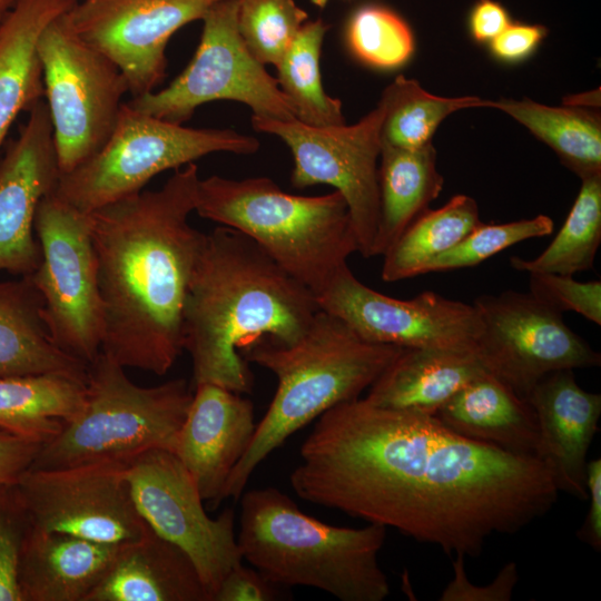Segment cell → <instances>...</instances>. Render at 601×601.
Segmentation results:
<instances>
[{
    "label": "cell",
    "mask_w": 601,
    "mask_h": 601,
    "mask_svg": "<svg viewBox=\"0 0 601 601\" xmlns=\"http://www.w3.org/2000/svg\"><path fill=\"white\" fill-rule=\"evenodd\" d=\"M299 456L290 485L304 501L394 528L453 556H479L493 534L523 530L560 492L539 457L365 397L323 413Z\"/></svg>",
    "instance_id": "obj_1"
},
{
    "label": "cell",
    "mask_w": 601,
    "mask_h": 601,
    "mask_svg": "<svg viewBox=\"0 0 601 601\" xmlns=\"http://www.w3.org/2000/svg\"><path fill=\"white\" fill-rule=\"evenodd\" d=\"M86 601H209L191 558L150 526L118 548Z\"/></svg>",
    "instance_id": "obj_21"
},
{
    "label": "cell",
    "mask_w": 601,
    "mask_h": 601,
    "mask_svg": "<svg viewBox=\"0 0 601 601\" xmlns=\"http://www.w3.org/2000/svg\"><path fill=\"white\" fill-rule=\"evenodd\" d=\"M239 0H221L206 12L197 50L166 88L132 97V108L176 124L187 121L196 108L215 100L248 106L254 117L293 120L294 109L277 80L244 43L238 26Z\"/></svg>",
    "instance_id": "obj_11"
},
{
    "label": "cell",
    "mask_w": 601,
    "mask_h": 601,
    "mask_svg": "<svg viewBox=\"0 0 601 601\" xmlns=\"http://www.w3.org/2000/svg\"><path fill=\"white\" fill-rule=\"evenodd\" d=\"M308 18L294 0H239L237 26L253 57L262 65L280 63Z\"/></svg>",
    "instance_id": "obj_35"
},
{
    "label": "cell",
    "mask_w": 601,
    "mask_h": 601,
    "mask_svg": "<svg viewBox=\"0 0 601 601\" xmlns=\"http://www.w3.org/2000/svg\"><path fill=\"white\" fill-rule=\"evenodd\" d=\"M382 109L377 105L355 125L314 127L297 119L252 117L256 131L279 137L290 149L295 188L329 185L344 197L358 243L372 257L380 215L378 159Z\"/></svg>",
    "instance_id": "obj_13"
},
{
    "label": "cell",
    "mask_w": 601,
    "mask_h": 601,
    "mask_svg": "<svg viewBox=\"0 0 601 601\" xmlns=\"http://www.w3.org/2000/svg\"><path fill=\"white\" fill-rule=\"evenodd\" d=\"M255 137L231 129L189 128L124 104L104 146L62 174L53 194L83 213L142 190L158 174L217 151L250 155Z\"/></svg>",
    "instance_id": "obj_8"
},
{
    "label": "cell",
    "mask_w": 601,
    "mask_h": 601,
    "mask_svg": "<svg viewBox=\"0 0 601 601\" xmlns=\"http://www.w3.org/2000/svg\"><path fill=\"white\" fill-rule=\"evenodd\" d=\"M65 14L45 29L38 45L61 175L104 146L129 92L120 69L81 39Z\"/></svg>",
    "instance_id": "obj_9"
},
{
    "label": "cell",
    "mask_w": 601,
    "mask_h": 601,
    "mask_svg": "<svg viewBox=\"0 0 601 601\" xmlns=\"http://www.w3.org/2000/svg\"><path fill=\"white\" fill-rule=\"evenodd\" d=\"M475 355L483 368L526 398L545 375L599 366L601 355L564 322L563 314L530 292L480 295Z\"/></svg>",
    "instance_id": "obj_12"
},
{
    "label": "cell",
    "mask_w": 601,
    "mask_h": 601,
    "mask_svg": "<svg viewBox=\"0 0 601 601\" xmlns=\"http://www.w3.org/2000/svg\"><path fill=\"white\" fill-rule=\"evenodd\" d=\"M279 588L255 568L239 563L221 580L211 601H273L279 595Z\"/></svg>",
    "instance_id": "obj_40"
},
{
    "label": "cell",
    "mask_w": 601,
    "mask_h": 601,
    "mask_svg": "<svg viewBox=\"0 0 601 601\" xmlns=\"http://www.w3.org/2000/svg\"><path fill=\"white\" fill-rule=\"evenodd\" d=\"M541 24L510 23L490 41L491 52L500 60L518 62L528 58L545 38Z\"/></svg>",
    "instance_id": "obj_41"
},
{
    "label": "cell",
    "mask_w": 601,
    "mask_h": 601,
    "mask_svg": "<svg viewBox=\"0 0 601 601\" xmlns=\"http://www.w3.org/2000/svg\"><path fill=\"white\" fill-rule=\"evenodd\" d=\"M319 309L343 321L359 338L403 348L474 353L481 319L473 304L424 290L411 299L386 296L343 266L316 296Z\"/></svg>",
    "instance_id": "obj_15"
},
{
    "label": "cell",
    "mask_w": 601,
    "mask_h": 601,
    "mask_svg": "<svg viewBox=\"0 0 601 601\" xmlns=\"http://www.w3.org/2000/svg\"><path fill=\"white\" fill-rule=\"evenodd\" d=\"M35 233L41 260L30 277L42 298L49 334L59 348L89 365L104 341L90 214L51 193L38 206Z\"/></svg>",
    "instance_id": "obj_10"
},
{
    "label": "cell",
    "mask_w": 601,
    "mask_h": 601,
    "mask_svg": "<svg viewBox=\"0 0 601 601\" xmlns=\"http://www.w3.org/2000/svg\"><path fill=\"white\" fill-rule=\"evenodd\" d=\"M476 96L440 97L427 92L414 79L396 77L383 91L381 144L416 149L432 142L440 124L451 114L467 108L486 107Z\"/></svg>",
    "instance_id": "obj_31"
},
{
    "label": "cell",
    "mask_w": 601,
    "mask_h": 601,
    "mask_svg": "<svg viewBox=\"0 0 601 601\" xmlns=\"http://www.w3.org/2000/svg\"><path fill=\"white\" fill-rule=\"evenodd\" d=\"M125 472L144 520L191 558L211 601L225 575L243 561L234 511L226 509L210 518L194 480L173 451L144 452L126 462Z\"/></svg>",
    "instance_id": "obj_14"
},
{
    "label": "cell",
    "mask_w": 601,
    "mask_h": 601,
    "mask_svg": "<svg viewBox=\"0 0 601 601\" xmlns=\"http://www.w3.org/2000/svg\"><path fill=\"white\" fill-rule=\"evenodd\" d=\"M31 519L16 483H0V601H21L18 564Z\"/></svg>",
    "instance_id": "obj_37"
},
{
    "label": "cell",
    "mask_w": 601,
    "mask_h": 601,
    "mask_svg": "<svg viewBox=\"0 0 601 601\" xmlns=\"http://www.w3.org/2000/svg\"><path fill=\"white\" fill-rule=\"evenodd\" d=\"M554 223L546 215L504 224L477 225L459 244L432 259L422 275L473 267L523 240L553 231Z\"/></svg>",
    "instance_id": "obj_36"
},
{
    "label": "cell",
    "mask_w": 601,
    "mask_h": 601,
    "mask_svg": "<svg viewBox=\"0 0 601 601\" xmlns=\"http://www.w3.org/2000/svg\"><path fill=\"white\" fill-rule=\"evenodd\" d=\"M199 179L190 162L159 189L89 213L104 311L101 352L125 368L161 376L184 351L185 299L206 235L188 221Z\"/></svg>",
    "instance_id": "obj_2"
},
{
    "label": "cell",
    "mask_w": 601,
    "mask_h": 601,
    "mask_svg": "<svg viewBox=\"0 0 601 601\" xmlns=\"http://www.w3.org/2000/svg\"><path fill=\"white\" fill-rule=\"evenodd\" d=\"M434 416L466 439L539 457L540 433L533 407L487 372L464 385Z\"/></svg>",
    "instance_id": "obj_23"
},
{
    "label": "cell",
    "mask_w": 601,
    "mask_h": 601,
    "mask_svg": "<svg viewBox=\"0 0 601 601\" xmlns=\"http://www.w3.org/2000/svg\"><path fill=\"white\" fill-rule=\"evenodd\" d=\"M86 381L58 373L0 378V428L46 444L81 411Z\"/></svg>",
    "instance_id": "obj_28"
},
{
    "label": "cell",
    "mask_w": 601,
    "mask_h": 601,
    "mask_svg": "<svg viewBox=\"0 0 601 601\" xmlns=\"http://www.w3.org/2000/svg\"><path fill=\"white\" fill-rule=\"evenodd\" d=\"M530 293L560 313L575 312L601 325V282H579L569 275L531 273Z\"/></svg>",
    "instance_id": "obj_38"
},
{
    "label": "cell",
    "mask_w": 601,
    "mask_h": 601,
    "mask_svg": "<svg viewBox=\"0 0 601 601\" xmlns=\"http://www.w3.org/2000/svg\"><path fill=\"white\" fill-rule=\"evenodd\" d=\"M403 347L363 341L322 309L293 344L256 339L239 353L277 378L272 403L227 481L224 499H239L254 470L292 434L327 410L358 398Z\"/></svg>",
    "instance_id": "obj_4"
},
{
    "label": "cell",
    "mask_w": 601,
    "mask_h": 601,
    "mask_svg": "<svg viewBox=\"0 0 601 601\" xmlns=\"http://www.w3.org/2000/svg\"><path fill=\"white\" fill-rule=\"evenodd\" d=\"M548 145L580 179L601 174V121L583 108L550 107L523 98L487 101Z\"/></svg>",
    "instance_id": "obj_29"
},
{
    "label": "cell",
    "mask_w": 601,
    "mask_h": 601,
    "mask_svg": "<svg viewBox=\"0 0 601 601\" xmlns=\"http://www.w3.org/2000/svg\"><path fill=\"white\" fill-rule=\"evenodd\" d=\"M433 144L416 149L381 146L380 215L372 257L382 256L443 189Z\"/></svg>",
    "instance_id": "obj_27"
},
{
    "label": "cell",
    "mask_w": 601,
    "mask_h": 601,
    "mask_svg": "<svg viewBox=\"0 0 601 601\" xmlns=\"http://www.w3.org/2000/svg\"><path fill=\"white\" fill-rule=\"evenodd\" d=\"M60 176L51 119L41 99L0 159V270L22 277L37 269L36 213Z\"/></svg>",
    "instance_id": "obj_18"
},
{
    "label": "cell",
    "mask_w": 601,
    "mask_h": 601,
    "mask_svg": "<svg viewBox=\"0 0 601 601\" xmlns=\"http://www.w3.org/2000/svg\"><path fill=\"white\" fill-rule=\"evenodd\" d=\"M525 400L538 420L539 459L560 492L585 501L588 452L598 431L601 395L582 388L573 370H560L541 378Z\"/></svg>",
    "instance_id": "obj_20"
},
{
    "label": "cell",
    "mask_w": 601,
    "mask_h": 601,
    "mask_svg": "<svg viewBox=\"0 0 601 601\" xmlns=\"http://www.w3.org/2000/svg\"><path fill=\"white\" fill-rule=\"evenodd\" d=\"M118 548L32 526L18 564L21 601H86Z\"/></svg>",
    "instance_id": "obj_22"
},
{
    "label": "cell",
    "mask_w": 601,
    "mask_h": 601,
    "mask_svg": "<svg viewBox=\"0 0 601 601\" xmlns=\"http://www.w3.org/2000/svg\"><path fill=\"white\" fill-rule=\"evenodd\" d=\"M17 0H0V26L4 21L10 10L16 4Z\"/></svg>",
    "instance_id": "obj_45"
},
{
    "label": "cell",
    "mask_w": 601,
    "mask_h": 601,
    "mask_svg": "<svg viewBox=\"0 0 601 601\" xmlns=\"http://www.w3.org/2000/svg\"><path fill=\"white\" fill-rule=\"evenodd\" d=\"M328 26L322 20L306 21L277 66V82L295 118L308 126L345 125L341 100L323 89L321 50Z\"/></svg>",
    "instance_id": "obj_33"
},
{
    "label": "cell",
    "mask_w": 601,
    "mask_h": 601,
    "mask_svg": "<svg viewBox=\"0 0 601 601\" xmlns=\"http://www.w3.org/2000/svg\"><path fill=\"white\" fill-rule=\"evenodd\" d=\"M30 276L0 279V378L58 373L87 380L88 364L59 348Z\"/></svg>",
    "instance_id": "obj_25"
},
{
    "label": "cell",
    "mask_w": 601,
    "mask_h": 601,
    "mask_svg": "<svg viewBox=\"0 0 601 601\" xmlns=\"http://www.w3.org/2000/svg\"><path fill=\"white\" fill-rule=\"evenodd\" d=\"M221 0H83L65 19L122 72L129 92L155 90L167 69L166 48L185 24L201 20Z\"/></svg>",
    "instance_id": "obj_17"
},
{
    "label": "cell",
    "mask_w": 601,
    "mask_h": 601,
    "mask_svg": "<svg viewBox=\"0 0 601 601\" xmlns=\"http://www.w3.org/2000/svg\"><path fill=\"white\" fill-rule=\"evenodd\" d=\"M255 428L254 406L248 398L216 384L194 387L174 453L203 501L217 506L225 500L229 475L248 449Z\"/></svg>",
    "instance_id": "obj_19"
},
{
    "label": "cell",
    "mask_w": 601,
    "mask_h": 601,
    "mask_svg": "<svg viewBox=\"0 0 601 601\" xmlns=\"http://www.w3.org/2000/svg\"><path fill=\"white\" fill-rule=\"evenodd\" d=\"M484 372L474 353L403 348L368 387L365 398L376 406L434 415Z\"/></svg>",
    "instance_id": "obj_26"
},
{
    "label": "cell",
    "mask_w": 601,
    "mask_h": 601,
    "mask_svg": "<svg viewBox=\"0 0 601 601\" xmlns=\"http://www.w3.org/2000/svg\"><path fill=\"white\" fill-rule=\"evenodd\" d=\"M318 309L315 294L253 239L226 226L215 228L205 235L183 314L193 387L210 383L250 392L253 374L239 351L264 337L293 344Z\"/></svg>",
    "instance_id": "obj_3"
},
{
    "label": "cell",
    "mask_w": 601,
    "mask_h": 601,
    "mask_svg": "<svg viewBox=\"0 0 601 601\" xmlns=\"http://www.w3.org/2000/svg\"><path fill=\"white\" fill-rule=\"evenodd\" d=\"M601 243V174L581 179L579 193L558 234L532 259L510 258V265L525 273L573 276L589 270Z\"/></svg>",
    "instance_id": "obj_32"
},
{
    "label": "cell",
    "mask_w": 601,
    "mask_h": 601,
    "mask_svg": "<svg viewBox=\"0 0 601 601\" xmlns=\"http://www.w3.org/2000/svg\"><path fill=\"white\" fill-rule=\"evenodd\" d=\"M346 39L353 55L380 69L404 65L414 51V38L406 21L393 10L367 4L351 16Z\"/></svg>",
    "instance_id": "obj_34"
},
{
    "label": "cell",
    "mask_w": 601,
    "mask_h": 601,
    "mask_svg": "<svg viewBox=\"0 0 601 601\" xmlns=\"http://www.w3.org/2000/svg\"><path fill=\"white\" fill-rule=\"evenodd\" d=\"M77 0H17L0 26V148L17 117L43 99L38 45Z\"/></svg>",
    "instance_id": "obj_24"
},
{
    "label": "cell",
    "mask_w": 601,
    "mask_h": 601,
    "mask_svg": "<svg viewBox=\"0 0 601 601\" xmlns=\"http://www.w3.org/2000/svg\"><path fill=\"white\" fill-rule=\"evenodd\" d=\"M126 462L100 461L51 470H27L16 482L32 526L121 545L149 528L139 513Z\"/></svg>",
    "instance_id": "obj_16"
},
{
    "label": "cell",
    "mask_w": 601,
    "mask_h": 601,
    "mask_svg": "<svg viewBox=\"0 0 601 601\" xmlns=\"http://www.w3.org/2000/svg\"><path fill=\"white\" fill-rule=\"evenodd\" d=\"M510 23L509 12L494 0H477L469 16L470 32L477 42H490Z\"/></svg>",
    "instance_id": "obj_44"
},
{
    "label": "cell",
    "mask_w": 601,
    "mask_h": 601,
    "mask_svg": "<svg viewBox=\"0 0 601 601\" xmlns=\"http://www.w3.org/2000/svg\"><path fill=\"white\" fill-rule=\"evenodd\" d=\"M242 559L272 583L323 590L342 601H383L390 583L378 563L386 528L335 526L302 512L276 487L242 495Z\"/></svg>",
    "instance_id": "obj_5"
},
{
    "label": "cell",
    "mask_w": 601,
    "mask_h": 601,
    "mask_svg": "<svg viewBox=\"0 0 601 601\" xmlns=\"http://www.w3.org/2000/svg\"><path fill=\"white\" fill-rule=\"evenodd\" d=\"M195 211L253 239L317 296L358 252L347 204L337 190L298 196L272 179H199Z\"/></svg>",
    "instance_id": "obj_6"
},
{
    "label": "cell",
    "mask_w": 601,
    "mask_h": 601,
    "mask_svg": "<svg viewBox=\"0 0 601 601\" xmlns=\"http://www.w3.org/2000/svg\"><path fill=\"white\" fill-rule=\"evenodd\" d=\"M481 223L475 199L463 194L437 209H426L383 255L382 279L394 283L422 275L432 259L454 247Z\"/></svg>",
    "instance_id": "obj_30"
},
{
    "label": "cell",
    "mask_w": 601,
    "mask_h": 601,
    "mask_svg": "<svg viewBox=\"0 0 601 601\" xmlns=\"http://www.w3.org/2000/svg\"><path fill=\"white\" fill-rule=\"evenodd\" d=\"M191 398L185 378L142 387L128 378L124 366L100 352L88 365L81 411L42 445L30 469L127 462L154 449L174 452Z\"/></svg>",
    "instance_id": "obj_7"
},
{
    "label": "cell",
    "mask_w": 601,
    "mask_h": 601,
    "mask_svg": "<svg viewBox=\"0 0 601 601\" xmlns=\"http://www.w3.org/2000/svg\"><path fill=\"white\" fill-rule=\"evenodd\" d=\"M42 445L0 428V483H16L30 469Z\"/></svg>",
    "instance_id": "obj_42"
},
{
    "label": "cell",
    "mask_w": 601,
    "mask_h": 601,
    "mask_svg": "<svg viewBox=\"0 0 601 601\" xmlns=\"http://www.w3.org/2000/svg\"><path fill=\"white\" fill-rule=\"evenodd\" d=\"M465 556L455 554L452 561L453 578L443 589L441 601H510L519 581L515 562L503 565L491 583L473 584L466 575Z\"/></svg>",
    "instance_id": "obj_39"
},
{
    "label": "cell",
    "mask_w": 601,
    "mask_h": 601,
    "mask_svg": "<svg viewBox=\"0 0 601 601\" xmlns=\"http://www.w3.org/2000/svg\"><path fill=\"white\" fill-rule=\"evenodd\" d=\"M587 491L589 509L585 518L577 531V538L591 546L594 551H601V459L588 461L587 465Z\"/></svg>",
    "instance_id": "obj_43"
}]
</instances>
